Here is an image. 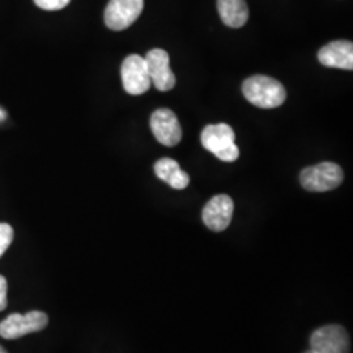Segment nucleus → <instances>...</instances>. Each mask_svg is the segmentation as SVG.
I'll return each instance as SVG.
<instances>
[{
	"instance_id": "f257e3e1",
	"label": "nucleus",
	"mask_w": 353,
	"mask_h": 353,
	"mask_svg": "<svg viewBox=\"0 0 353 353\" xmlns=\"http://www.w3.org/2000/svg\"><path fill=\"white\" fill-rule=\"evenodd\" d=\"M242 93L248 101L261 109H275L281 106L287 99L283 84L276 79L263 75L246 79L242 84Z\"/></svg>"
},
{
	"instance_id": "f03ea898",
	"label": "nucleus",
	"mask_w": 353,
	"mask_h": 353,
	"mask_svg": "<svg viewBox=\"0 0 353 353\" xmlns=\"http://www.w3.org/2000/svg\"><path fill=\"white\" fill-rule=\"evenodd\" d=\"M201 140L207 151L214 153L219 160L224 163H233L240 157V150L234 143V131L227 123L204 127Z\"/></svg>"
},
{
	"instance_id": "7ed1b4c3",
	"label": "nucleus",
	"mask_w": 353,
	"mask_h": 353,
	"mask_svg": "<svg viewBox=\"0 0 353 353\" xmlns=\"http://www.w3.org/2000/svg\"><path fill=\"white\" fill-rule=\"evenodd\" d=\"M344 179V173L339 165L321 163L303 169L300 182L303 189L312 192H325L339 188Z\"/></svg>"
},
{
	"instance_id": "20e7f679",
	"label": "nucleus",
	"mask_w": 353,
	"mask_h": 353,
	"mask_svg": "<svg viewBox=\"0 0 353 353\" xmlns=\"http://www.w3.org/2000/svg\"><path fill=\"white\" fill-rule=\"evenodd\" d=\"M48 316L39 310L29 312L26 316L14 313L0 322V336L10 341L17 339L43 330L48 326Z\"/></svg>"
},
{
	"instance_id": "39448f33",
	"label": "nucleus",
	"mask_w": 353,
	"mask_h": 353,
	"mask_svg": "<svg viewBox=\"0 0 353 353\" xmlns=\"http://www.w3.org/2000/svg\"><path fill=\"white\" fill-rule=\"evenodd\" d=\"M123 88L128 94L139 96L151 88L152 81L145 59L140 55H128L121 68Z\"/></svg>"
},
{
	"instance_id": "423d86ee",
	"label": "nucleus",
	"mask_w": 353,
	"mask_h": 353,
	"mask_svg": "<svg viewBox=\"0 0 353 353\" xmlns=\"http://www.w3.org/2000/svg\"><path fill=\"white\" fill-rule=\"evenodd\" d=\"M310 347L316 353H350V335L339 325H327L313 332Z\"/></svg>"
},
{
	"instance_id": "0eeeda50",
	"label": "nucleus",
	"mask_w": 353,
	"mask_h": 353,
	"mask_svg": "<svg viewBox=\"0 0 353 353\" xmlns=\"http://www.w3.org/2000/svg\"><path fill=\"white\" fill-rule=\"evenodd\" d=\"M144 0H110L105 10V24L112 30H125L143 12Z\"/></svg>"
},
{
	"instance_id": "6e6552de",
	"label": "nucleus",
	"mask_w": 353,
	"mask_h": 353,
	"mask_svg": "<svg viewBox=\"0 0 353 353\" xmlns=\"http://www.w3.org/2000/svg\"><path fill=\"white\" fill-rule=\"evenodd\" d=\"M234 203L225 194L216 195L204 205L202 217L204 224L214 232L225 230L233 217Z\"/></svg>"
},
{
	"instance_id": "1a4fd4ad",
	"label": "nucleus",
	"mask_w": 353,
	"mask_h": 353,
	"mask_svg": "<svg viewBox=\"0 0 353 353\" xmlns=\"http://www.w3.org/2000/svg\"><path fill=\"white\" fill-rule=\"evenodd\" d=\"M144 59L147 63L152 84L156 87V89L166 92L174 88L176 76L170 70L169 54L166 51L163 49H153L147 52Z\"/></svg>"
},
{
	"instance_id": "9d476101",
	"label": "nucleus",
	"mask_w": 353,
	"mask_h": 353,
	"mask_svg": "<svg viewBox=\"0 0 353 353\" xmlns=\"http://www.w3.org/2000/svg\"><path fill=\"white\" fill-rule=\"evenodd\" d=\"M154 138L166 147H174L182 139V128L176 114L169 109H159L151 117Z\"/></svg>"
},
{
	"instance_id": "9b49d317",
	"label": "nucleus",
	"mask_w": 353,
	"mask_h": 353,
	"mask_svg": "<svg viewBox=\"0 0 353 353\" xmlns=\"http://www.w3.org/2000/svg\"><path fill=\"white\" fill-rule=\"evenodd\" d=\"M318 61L326 67L352 71V42L351 41H334V42L328 43L318 52Z\"/></svg>"
},
{
	"instance_id": "f8f14e48",
	"label": "nucleus",
	"mask_w": 353,
	"mask_h": 353,
	"mask_svg": "<svg viewBox=\"0 0 353 353\" xmlns=\"http://www.w3.org/2000/svg\"><path fill=\"white\" fill-rule=\"evenodd\" d=\"M154 173L160 179L176 190L186 189L189 186L190 176L183 172L176 160L164 157L154 164Z\"/></svg>"
},
{
	"instance_id": "ddd939ff",
	"label": "nucleus",
	"mask_w": 353,
	"mask_h": 353,
	"mask_svg": "<svg viewBox=\"0 0 353 353\" xmlns=\"http://www.w3.org/2000/svg\"><path fill=\"white\" fill-rule=\"evenodd\" d=\"M217 10L227 26L241 28L248 23L249 7L246 0H217Z\"/></svg>"
},
{
	"instance_id": "4468645a",
	"label": "nucleus",
	"mask_w": 353,
	"mask_h": 353,
	"mask_svg": "<svg viewBox=\"0 0 353 353\" xmlns=\"http://www.w3.org/2000/svg\"><path fill=\"white\" fill-rule=\"evenodd\" d=\"M13 241V228L10 224L0 223V256L7 252Z\"/></svg>"
},
{
	"instance_id": "2eb2a0df",
	"label": "nucleus",
	"mask_w": 353,
	"mask_h": 353,
	"mask_svg": "<svg viewBox=\"0 0 353 353\" xmlns=\"http://www.w3.org/2000/svg\"><path fill=\"white\" fill-rule=\"evenodd\" d=\"M71 0H34L36 6L45 11H59L68 6Z\"/></svg>"
},
{
	"instance_id": "dca6fc26",
	"label": "nucleus",
	"mask_w": 353,
	"mask_h": 353,
	"mask_svg": "<svg viewBox=\"0 0 353 353\" xmlns=\"http://www.w3.org/2000/svg\"><path fill=\"white\" fill-rule=\"evenodd\" d=\"M7 307V280L0 275V312Z\"/></svg>"
},
{
	"instance_id": "f3484780",
	"label": "nucleus",
	"mask_w": 353,
	"mask_h": 353,
	"mask_svg": "<svg viewBox=\"0 0 353 353\" xmlns=\"http://www.w3.org/2000/svg\"><path fill=\"white\" fill-rule=\"evenodd\" d=\"M6 117H7V114H6V112H4V110H1V109H0V121H3V119H6Z\"/></svg>"
},
{
	"instance_id": "a211bd4d",
	"label": "nucleus",
	"mask_w": 353,
	"mask_h": 353,
	"mask_svg": "<svg viewBox=\"0 0 353 353\" xmlns=\"http://www.w3.org/2000/svg\"><path fill=\"white\" fill-rule=\"evenodd\" d=\"M0 353H7V351H6V350H4L1 345H0Z\"/></svg>"
},
{
	"instance_id": "6ab92c4d",
	"label": "nucleus",
	"mask_w": 353,
	"mask_h": 353,
	"mask_svg": "<svg viewBox=\"0 0 353 353\" xmlns=\"http://www.w3.org/2000/svg\"><path fill=\"white\" fill-rule=\"evenodd\" d=\"M305 353H316V352H314V351H312V350H310V351H307V352H305Z\"/></svg>"
}]
</instances>
